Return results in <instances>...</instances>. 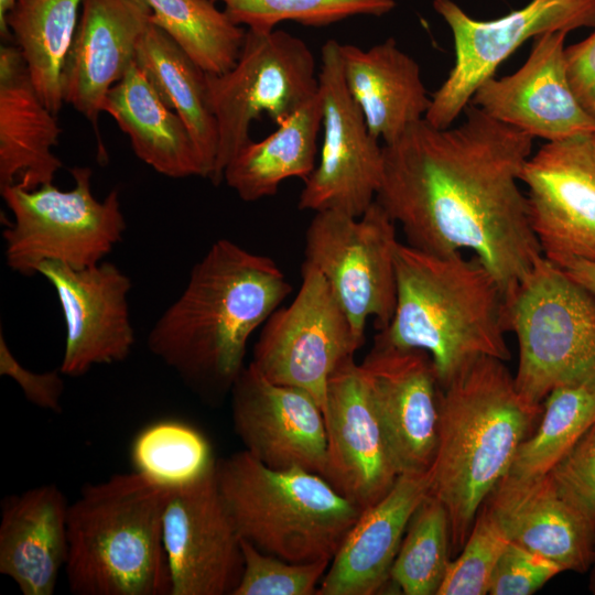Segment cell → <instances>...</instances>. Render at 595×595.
Returning a JSON list of instances; mask_svg holds the SVG:
<instances>
[{
	"label": "cell",
	"mask_w": 595,
	"mask_h": 595,
	"mask_svg": "<svg viewBox=\"0 0 595 595\" xmlns=\"http://www.w3.org/2000/svg\"><path fill=\"white\" fill-rule=\"evenodd\" d=\"M465 110L457 127L422 119L386 143L375 201L408 245L473 252L508 296L543 256L519 187L533 138L472 104Z\"/></svg>",
	"instance_id": "cell-1"
},
{
	"label": "cell",
	"mask_w": 595,
	"mask_h": 595,
	"mask_svg": "<svg viewBox=\"0 0 595 595\" xmlns=\"http://www.w3.org/2000/svg\"><path fill=\"white\" fill-rule=\"evenodd\" d=\"M291 291L272 258L219 239L153 325L148 347L195 393L217 403L245 368L249 337Z\"/></svg>",
	"instance_id": "cell-2"
},
{
	"label": "cell",
	"mask_w": 595,
	"mask_h": 595,
	"mask_svg": "<svg viewBox=\"0 0 595 595\" xmlns=\"http://www.w3.org/2000/svg\"><path fill=\"white\" fill-rule=\"evenodd\" d=\"M439 413L429 494L446 509L456 553L486 498L532 433L542 404L519 393L504 360L480 357L440 387Z\"/></svg>",
	"instance_id": "cell-3"
},
{
	"label": "cell",
	"mask_w": 595,
	"mask_h": 595,
	"mask_svg": "<svg viewBox=\"0 0 595 595\" xmlns=\"http://www.w3.org/2000/svg\"><path fill=\"white\" fill-rule=\"evenodd\" d=\"M393 316L374 344L428 353L440 387L480 357H511L506 293L475 256L399 242Z\"/></svg>",
	"instance_id": "cell-4"
},
{
	"label": "cell",
	"mask_w": 595,
	"mask_h": 595,
	"mask_svg": "<svg viewBox=\"0 0 595 595\" xmlns=\"http://www.w3.org/2000/svg\"><path fill=\"white\" fill-rule=\"evenodd\" d=\"M169 490L136 470L82 488L67 515L64 572L73 594L171 595L162 528Z\"/></svg>",
	"instance_id": "cell-5"
},
{
	"label": "cell",
	"mask_w": 595,
	"mask_h": 595,
	"mask_svg": "<svg viewBox=\"0 0 595 595\" xmlns=\"http://www.w3.org/2000/svg\"><path fill=\"white\" fill-rule=\"evenodd\" d=\"M215 474L240 538L289 562L332 561L363 511L323 476L271 468L245 450L217 459Z\"/></svg>",
	"instance_id": "cell-6"
},
{
	"label": "cell",
	"mask_w": 595,
	"mask_h": 595,
	"mask_svg": "<svg viewBox=\"0 0 595 595\" xmlns=\"http://www.w3.org/2000/svg\"><path fill=\"white\" fill-rule=\"evenodd\" d=\"M507 326L519 350L515 385L529 402L595 375V295L543 256L507 296Z\"/></svg>",
	"instance_id": "cell-7"
},
{
	"label": "cell",
	"mask_w": 595,
	"mask_h": 595,
	"mask_svg": "<svg viewBox=\"0 0 595 595\" xmlns=\"http://www.w3.org/2000/svg\"><path fill=\"white\" fill-rule=\"evenodd\" d=\"M71 174L75 184L68 191L52 183L31 191L0 190L13 215L3 230L6 261L12 271L33 275L45 261L87 268L102 261L121 240L126 221L118 191L98 201L89 167H73Z\"/></svg>",
	"instance_id": "cell-8"
},
{
	"label": "cell",
	"mask_w": 595,
	"mask_h": 595,
	"mask_svg": "<svg viewBox=\"0 0 595 595\" xmlns=\"http://www.w3.org/2000/svg\"><path fill=\"white\" fill-rule=\"evenodd\" d=\"M206 76L218 128L215 184L223 181L229 161L251 141L249 129L260 115L278 126L320 90L309 45L278 29H246L235 64L225 73Z\"/></svg>",
	"instance_id": "cell-9"
},
{
	"label": "cell",
	"mask_w": 595,
	"mask_h": 595,
	"mask_svg": "<svg viewBox=\"0 0 595 595\" xmlns=\"http://www.w3.org/2000/svg\"><path fill=\"white\" fill-rule=\"evenodd\" d=\"M396 223L375 201L359 217L316 212L305 232L303 263L327 280L360 340L367 321L386 328L397 301Z\"/></svg>",
	"instance_id": "cell-10"
},
{
	"label": "cell",
	"mask_w": 595,
	"mask_h": 595,
	"mask_svg": "<svg viewBox=\"0 0 595 595\" xmlns=\"http://www.w3.org/2000/svg\"><path fill=\"white\" fill-rule=\"evenodd\" d=\"M433 8L451 29L455 50L454 66L424 117L440 129L452 126L477 88L527 40L595 28V0H531L494 20L474 19L453 0H433Z\"/></svg>",
	"instance_id": "cell-11"
},
{
	"label": "cell",
	"mask_w": 595,
	"mask_h": 595,
	"mask_svg": "<svg viewBox=\"0 0 595 595\" xmlns=\"http://www.w3.org/2000/svg\"><path fill=\"white\" fill-rule=\"evenodd\" d=\"M301 274L292 302L263 323L251 363L270 381L307 391L323 410L331 375L364 342L325 277L306 263Z\"/></svg>",
	"instance_id": "cell-12"
},
{
	"label": "cell",
	"mask_w": 595,
	"mask_h": 595,
	"mask_svg": "<svg viewBox=\"0 0 595 595\" xmlns=\"http://www.w3.org/2000/svg\"><path fill=\"white\" fill-rule=\"evenodd\" d=\"M340 43L321 48L318 71L323 145L320 161L299 198V208L338 210L359 217L375 202L383 169V147L375 138L344 79Z\"/></svg>",
	"instance_id": "cell-13"
},
{
	"label": "cell",
	"mask_w": 595,
	"mask_h": 595,
	"mask_svg": "<svg viewBox=\"0 0 595 595\" xmlns=\"http://www.w3.org/2000/svg\"><path fill=\"white\" fill-rule=\"evenodd\" d=\"M593 134L547 142L521 172L532 230L543 257L555 264L595 261Z\"/></svg>",
	"instance_id": "cell-14"
},
{
	"label": "cell",
	"mask_w": 595,
	"mask_h": 595,
	"mask_svg": "<svg viewBox=\"0 0 595 595\" xmlns=\"http://www.w3.org/2000/svg\"><path fill=\"white\" fill-rule=\"evenodd\" d=\"M215 467L169 490L162 528L171 595H232L240 582L241 538L223 500Z\"/></svg>",
	"instance_id": "cell-15"
},
{
	"label": "cell",
	"mask_w": 595,
	"mask_h": 595,
	"mask_svg": "<svg viewBox=\"0 0 595 595\" xmlns=\"http://www.w3.org/2000/svg\"><path fill=\"white\" fill-rule=\"evenodd\" d=\"M36 271L52 284L62 309L66 336L58 369L63 376L79 377L96 365L120 363L130 355L134 333L128 275L104 261L83 269L45 261Z\"/></svg>",
	"instance_id": "cell-16"
},
{
	"label": "cell",
	"mask_w": 595,
	"mask_h": 595,
	"mask_svg": "<svg viewBox=\"0 0 595 595\" xmlns=\"http://www.w3.org/2000/svg\"><path fill=\"white\" fill-rule=\"evenodd\" d=\"M229 394L234 430L245 451L274 469L300 468L324 476L325 420L307 391L274 383L250 363Z\"/></svg>",
	"instance_id": "cell-17"
},
{
	"label": "cell",
	"mask_w": 595,
	"mask_h": 595,
	"mask_svg": "<svg viewBox=\"0 0 595 595\" xmlns=\"http://www.w3.org/2000/svg\"><path fill=\"white\" fill-rule=\"evenodd\" d=\"M399 474L428 473L439 436L440 385L420 349L374 344L359 364Z\"/></svg>",
	"instance_id": "cell-18"
},
{
	"label": "cell",
	"mask_w": 595,
	"mask_h": 595,
	"mask_svg": "<svg viewBox=\"0 0 595 595\" xmlns=\"http://www.w3.org/2000/svg\"><path fill=\"white\" fill-rule=\"evenodd\" d=\"M323 414L327 439L323 477L361 509L376 504L400 474L354 356L331 375Z\"/></svg>",
	"instance_id": "cell-19"
},
{
	"label": "cell",
	"mask_w": 595,
	"mask_h": 595,
	"mask_svg": "<svg viewBox=\"0 0 595 595\" xmlns=\"http://www.w3.org/2000/svg\"><path fill=\"white\" fill-rule=\"evenodd\" d=\"M558 31L537 36L515 73L485 80L469 104L532 138L558 141L595 132V118L576 98L566 71L565 39Z\"/></svg>",
	"instance_id": "cell-20"
},
{
	"label": "cell",
	"mask_w": 595,
	"mask_h": 595,
	"mask_svg": "<svg viewBox=\"0 0 595 595\" xmlns=\"http://www.w3.org/2000/svg\"><path fill=\"white\" fill-rule=\"evenodd\" d=\"M150 15L144 0H83L63 67L62 91L64 102L95 127L110 88L134 62Z\"/></svg>",
	"instance_id": "cell-21"
},
{
	"label": "cell",
	"mask_w": 595,
	"mask_h": 595,
	"mask_svg": "<svg viewBox=\"0 0 595 595\" xmlns=\"http://www.w3.org/2000/svg\"><path fill=\"white\" fill-rule=\"evenodd\" d=\"M483 505L510 541L555 562L563 571L591 570L595 528L558 493L548 474L529 478L507 474Z\"/></svg>",
	"instance_id": "cell-22"
},
{
	"label": "cell",
	"mask_w": 595,
	"mask_h": 595,
	"mask_svg": "<svg viewBox=\"0 0 595 595\" xmlns=\"http://www.w3.org/2000/svg\"><path fill=\"white\" fill-rule=\"evenodd\" d=\"M430 493L428 473L401 474L376 504L363 509L323 576L316 595H372L390 582L407 527Z\"/></svg>",
	"instance_id": "cell-23"
},
{
	"label": "cell",
	"mask_w": 595,
	"mask_h": 595,
	"mask_svg": "<svg viewBox=\"0 0 595 595\" xmlns=\"http://www.w3.org/2000/svg\"><path fill=\"white\" fill-rule=\"evenodd\" d=\"M69 502L55 484H43L1 502L0 573L23 595H52L68 555Z\"/></svg>",
	"instance_id": "cell-24"
},
{
	"label": "cell",
	"mask_w": 595,
	"mask_h": 595,
	"mask_svg": "<svg viewBox=\"0 0 595 595\" xmlns=\"http://www.w3.org/2000/svg\"><path fill=\"white\" fill-rule=\"evenodd\" d=\"M62 129L41 99L17 45L0 48V190H35L63 166L53 152Z\"/></svg>",
	"instance_id": "cell-25"
},
{
	"label": "cell",
	"mask_w": 595,
	"mask_h": 595,
	"mask_svg": "<svg viewBox=\"0 0 595 595\" xmlns=\"http://www.w3.org/2000/svg\"><path fill=\"white\" fill-rule=\"evenodd\" d=\"M346 87L370 133L386 143L424 119L431 98L420 66L390 37L368 50L340 44Z\"/></svg>",
	"instance_id": "cell-26"
},
{
	"label": "cell",
	"mask_w": 595,
	"mask_h": 595,
	"mask_svg": "<svg viewBox=\"0 0 595 595\" xmlns=\"http://www.w3.org/2000/svg\"><path fill=\"white\" fill-rule=\"evenodd\" d=\"M104 112L129 137L134 154L158 173L174 178L208 177L186 125L134 62L110 88Z\"/></svg>",
	"instance_id": "cell-27"
},
{
	"label": "cell",
	"mask_w": 595,
	"mask_h": 595,
	"mask_svg": "<svg viewBox=\"0 0 595 595\" xmlns=\"http://www.w3.org/2000/svg\"><path fill=\"white\" fill-rule=\"evenodd\" d=\"M322 116L318 90L267 138L247 143L225 167L223 181L245 202L274 195L288 178L305 181L316 166Z\"/></svg>",
	"instance_id": "cell-28"
},
{
	"label": "cell",
	"mask_w": 595,
	"mask_h": 595,
	"mask_svg": "<svg viewBox=\"0 0 595 595\" xmlns=\"http://www.w3.org/2000/svg\"><path fill=\"white\" fill-rule=\"evenodd\" d=\"M134 63L163 102L186 125L213 182L218 152V128L213 112L207 73L162 29L151 21L140 36Z\"/></svg>",
	"instance_id": "cell-29"
},
{
	"label": "cell",
	"mask_w": 595,
	"mask_h": 595,
	"mask_svg": "<svg viewBox=\"0 0 595 595\" xmlns=\"http://www.w3.org/2000/svg\"><path fill=\"white\" fill-rule=\"evenodd\" d=\"M83 0H17L7 24L46 107L57 115L62 73Z\"/></svg>",
	"instance_id": "cell-30"
},
{
	"label": "cell",
	"mask_w": 595,
	"mask_h": 595,
	"mask_svg": "<svg viewBox=\"0 0 595 595\" xmlns=\"http://www.w3.org/2000/svg\"><path fill=\"white\" fill-rule=\"evenodd\" d=\"M595 422V375L553 389L542 402L539 425L519 446L508 474H548Z\"/></svg>",
	"instance_id": "cell-31"
},
{
	"label": "cell",
	"mask_w": 595,
	"mask_h": 595,
	"mask_svg": "<svg viewBox=\"0 0 595 595\" xmlns=\"http://www.w3.org/2000/svg\"><path fill=\"white\" fill-rule=\"evenodd\" d=\"M150 21L166 32L206 73L221 74L236 62L246 30L212 0H144Z\"/></svg>",
	"instance_id": "cell-32"
},
{
	"label": "cell",
	"mask_w": 595,
	"mask_h": 595,
	"mask_svg": "<svg viewBox=\"0 0 595 595\" xmlns=\"http://www.w3.org/2000/svg\"><path fill=\"white\" fill-rule=\"evenodd\" d=\"M130 456L136 472L167 488L199 479L217 461L201 431L174 419L152 422L139 431Z\"/></svg>",
	"instance_id": "cell-33"
},
{
	"label": "cell",
	"mask_w": 595,
	"mask_h": 595,
	"mask_svg": "<svg viewBox=\"0 0 595 595\" xmlns=\"http://www.w3.org/2000/svg\"><path fill=\"white\" fill-rule=\"evenodd\" d=\"M451 553L446 509L429 494L410 519L390 570V582L405 595H436Z\"/></svg>",
	"instance_id": "cell-34"
},
{
	"label": "cell",
	"mask_w": 595,
	"mask_h": 595,
	"mask_svg": "<svg viewBox=\"0 0 595 595\" xmlns=\"http://www.w3.org/2000/svg\"><path fill=\"white\" fill-rule=\"evenodd\" d=\"M246 29L270 31L292 21L322 26L355 15L381 17L396 7L394 0H212Z\"/></svg>",
	"instance_id": "cell-35"
},
{
	"label": "cell",
	"mask_w": 595,
	"mask_h": 595,
	"mask_svg": "<svg viewBox=\"0 0 595 595\" xmlns=\"http://www.w3.org/2000/svg\"><path fill=\"white\" fill-rule=\"evenodd\" d=\"M509 541L495 516L483 505L457 558L451 560L436 595L488 594L493 572Z\"/></svg>",
	"instance_id": "cell-36"
},
{
	"label": "cell",
	"mask_w": 595,
	"mask_h": 595,
	"mask_svg": "<svg viewBox=\"0 0 595 595\" xmlns=\"http://www.w3.org/2000/svg\"><path fill=\"white\" fill-rule=\"evenodd\" d=\"M244 571L232 595H316L331 560L293 563L241 539Z\"/></svg>",
	"instance_id": "cell-37"
},
{
	"label": "cell",
	"mask_w": 595,
	"mask_h": 595,
	"mask_svg": "<svg viewBox=\"0 0 595 595\" xmlns=\"http://www.w3.org/2000/svg\"><path fill=\"white\" fill-rule=\"evenodd\" d=\"M548 476L558 493L595 528V422Z\"/></svg>",
	"instance_id": "cell-38"
},
{
	"label": "cell",
	"mask_w": 595,
	"mask_h": 595,
	"mask_svg": "<svg viewBox=\"0 0 595 595\" xmlns=\"http://www.w3.org/2000/svg\"><path fill=\"white\" fill-rule=\"evenodd\" d=\"M564 572L555 562L509 541L493 572L490 595H530Z\"/></svg>",
	"instance_id": "cell-39"
},
{
	"label": "cell",
	"mask_w": 595,
	"mask_h": 595,
	"mask_svg": "<svg viewBox=\"0 0 595 595\" xmlns=\"http://www.w3.org/2000/svg\"><path fill=\"white\" fill-rule=\"evenodd\" d=\"M0 375L14 380L25 398L34 405L53 412L62 411L64 380L60 369L34 372L23 367L11 353L3 334H0Z\"/></svg>",
	"instance_id": "cell-40"
},
{
	"label": "cell",
	"mask_w": 595,
	"mask_h": 595,
	"mask_svg": "<svg viewBox=\"0 0 595 595\" xmlns=\"http://www.w3.org/2000/svg\"><path fill=\"white\" fill-rule=\"evenodd\" d=\"M565 62L576 98L595 118V31L583 41L565 47Z\"/></svg>",
	"instance_id": "cell-41"
},
{
	"label": "cell",
	"mask_w": 595,
	"mask_h": 595,
	"mask_svg": "<svg viewBox=\"0 0 595 595\" xmlns=\"http://www.w3.org/2000/svg\"><path fill=\"white\" fill-rule=\"evenodd\" d=\"M558 266L595 295V261L567 259Z\"/></svg>",
	"instance_id": "cell-42"
},
{
	"label": "cell",
	"mask_w": 595,
	"mask_h": 595,
	"mask_svg": "<svg viewBox=\"0 0 595 595\" xmlns=\"http://www.w3.org/2000/svg\"><path fill=\"white\" fill-rule=\"evenodd\" d=\"M17 0H0V35L7 41L12 39L11 32L7 24L9 12L13 9Z\"/></svg>",
	"instance_id": "cell-43"
},
{
	"label": "cell",
	"mask_w": 595,
	"mask_h": 595,
	"mask_svg": "<svg viewBox=\"0 0 595 595\" xmlns=\"http://www.w3.org/2000/svg\"><path fill=\"white\" fill-rule=\"evenodd\" d=\"M589 589L592 591V593L595 594V558H594V562L592 564V567H591Z\"/></svg>",
	"instance_id": "cell-44"
},
{
	"label": "cell",
	"mask_w": 595,
	"mask_h": 595,
	"mask_svg": "<svg viewBox=\"0 0 595 595\" xmlns=\"http://www.w3.org/2000/svg\"><path fill=\"white\" fill-rule=\"evenodd\" d=\"M593 136H594V143H595V132H594V134H593Z\"/></svg>",
	"instance_id": "cell-45"
}]
</instances>
